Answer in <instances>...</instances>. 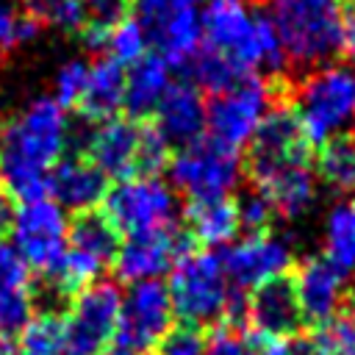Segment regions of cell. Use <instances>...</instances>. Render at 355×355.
<instances>
[{"instance_id":"1","label":"cell","mask_w":355,"mask_h":355,"mask_svg":"<svg viewBox=\"0 0 355 355\" xmlns=\"http://www.w3.org/2000/svg\"><path fill=\"white\" fill-rule=\"evenodd\" d=\"M67 144V108L53 97L31 100L0 130V189L19 202L47 197V175Z\"/></svg>"},{"instance_id":"2","label":"cell","mask_w":355,"mask_h":355,"mask_svg":"<svg viewBox=\"0 0 355 355\" xmlns=\"http://www.w3.org/2000/svg\"><path fill=\"white\" fill-rule=\"evenodd\" d=\"M166 291L172 311L183 319V324H241L244 319V302L233 294L222 258L211 250H186L169 269Z\"/></svg>"},{"instance_id":"3","label":"cell","mask_w":355,"mask_h":355,"mask_svg":"<svg viewBox=\"0 0 355 355\" xmlns=\"http://www.w3.org/2000/svg\"><path fill=\"white\" fill-rule=\"evenodd\" d=\"M86 158L105 178H130V175H155L166 164L169 144L164 136L139 119L108 116L100 119L86 139Z\"/></svg>"},{"instance_id":"4","label":"cell","mask_w":355,"mask_h":355,"mask_svg":"<svg viewBox=\"0 0 355 355\" xmlns=\"http://www.w3.org/2000/svg\"><path fill=\"white\" fill-rule=\"evenodd\" d=\"M294 114L311 144L344 133L355 119V67L322 64L311 69L294 92Z\"/></svg>"},{"instance_id":"5","label":"cell","mask_w":355,"mask_h":355,"mask_svg":"<svg viewBox=\"0 0 355 355\" xmlns=\"http://www.w3.org/2000/svg\"><path fill=\"white\" fill-rule=\"evenodd\" d=\"M286 58L316 67L338 50V0H269Z\"/></svg>"},{"instance_id":"6","label":"cell","mask_w":355,"mask_h":355,"mask_svg":"<svg viewBox=\"0 0 355 355\" xmlns=\"http://www.w3.org/2000/svg\"><path fill=\"white\" fill-rule=\"evenodd\" d=\"M122 294L114 280H92L75 300L69 311L61 313L64 322V355H105L116 338Z\"/></svg>"},{"instance_id":"7","label":"cell","mask_w":355,"mask_h":355,"mask_svg":"<svg viewBox=\"0 0 355 355\" xmlns=\"http://www.w3.org/2000/svg\"><path fill=\"white\" fill-rule=\"evenodd\" d=\"M105 216L122 233H147L175 227L178 194L158 175H130L105 191Z\"/></svg>"},{"instance_id":"8","label":"cell","mask_w":355,"mask_h":355,"mask_svg":"<svg viewBox=\"0 0 355 355\" xmlns=\"http://www.w3.org/2000/svg\"><path fill=\"white\" fill-rule=\"evenodd\" d=\"M11 239L17 255L25 261L28 269H36L39 275H50L64 252H67V211L53 197H39L19 202V208L11 214Z\"/></svg>"},{"instance_id":"9","label":"cell","mask_w":355,"mask_h":355,"mask_svg":"<svg viewBox=\"0 0 355 355\" xmlns=\"http://www.w3.org/2000/svg\"><path fill=\"white\" fill-rule=\"evenodd\" d=\"M272 100H275L272 83H266L255 75H247L236 86L214 94L211 105H205L208 139H214L230 150L247 147L252 141L258 125L263 122L266 111L272 108Z\"/></svg>"},{"instance_id":"10","label":"cell","mask_w":355,"mask_h":355,"mask_svg":"<svg viewBox=\"0 0 355 355\" xmlns=\"http://www.w3.org/2000/svg\"><path fill=\"white\" fill-rule=\"evenodd\" d=\"M241 178V155L214 139H194L183 144L169 161V180L191 200L227 197Z\"/></svg>"},{"instance_id":"11","label":"cell","mask_w":355,"mask_h":355,"mask_svg":"<svg viewBox=\"0 0 355 355\" xmlns=\"http://www.w3.org/2000/svg\"><path fill=\"white\" fill-rule=\"evenodd\" d=\"M175 311L166 286L155 280L130 283L119 302V322H116V344L125 352H144L153 349L161 336L172 327Z\"/></svg>"},{"instance_id":"12","label":"cell","mask_w":355,"mask_h":355,"mask_svg":"<svg viewBox=\"0 0 355 355\" xmlns=\"http://www.w3.org/2000/svg\"><path fill=\"white\" fill-rule=\"evenodd\" d=\"M139 22L147 31L150 44L172 67H186L202 47V25L194 3L178 0H136Z\"/></svg>"},{"instance_id":"13","label":"cell","mask_w":355,"mask_h":355,"mask_svg":"<svg viewBox=\"0 0 355 355\" xmlns=\"http://www.w3.org/2000/svg\"><path fill=\"white\" fill-rule=\"evenodd\" d=\"M261 11L250 0H205L200 11L202 42L225 55H230L247 75H252V47L258 39Z\"/></svg>"},{"instance_id":"14","label":"cell","mask_w":355,"mask_h":355,"mask_svg":"<svg viewBox=\"0 0 355 355\" xmlns=\"http://www.w3.org/2000/svg\"><path fill=\"white\" fill-rule=\"evenodd\" d=\"M219 258H222L227 280L239 291L255 288L266 280H275V277L286 275L294 263L291 241H286L283 236L269 233V230L250 233L247 239L233 241Z\"/></svg>"},{"instance_id":"15","label":"cell","mask_w":355,"mask_h":355,"mask_svg":"<svg viewBox=\"0 0 355 355\" xmlns=\"http://www.w3.org/2000/svg\"><path fill=\"white\" fill-rule=\"evenodd\" d=\"M186 250H191V236H183L175 227L130 233L116 247V255L111 263L116 269V277L125 283L155 280L166 275Z\"/></svg>"},{"instance_id":"16","label":"cell","mask_w":355,"mask_h":355,"mask_svg":"<svg viewBox=\"0 0 355 355\" xmlns=\"http://www.w3.org/2000/svg\"><path fill=\"white\" fill-rule=\"evenodd\" d=\"M250 178H258L275 166L291 164V161H308L311 141L294 114V108L277 105L269 108L263 122L258 125L252 141H250Z\"/></svg>"},{"instance_id":"17","label":"cell","mask_w":355,"mask_h":355,"mask_svg":"<svg viewBox=\"0 0 355 355\" xmlns=\"http://www.w3.org/2000/svg\"><path fill=\"white\" fill-rule=\"evenodd\" d=\"M244 319L247 324H252L258 336L272 338V341L297 336L305 319H302L291 277L280 275L275 280L255 286L250 300L244 302Z\"/></svg>"},{"instance_id":"18","label":"cell","mask_w":355,"mask_h":355,"mask_svg":"<svg viewBox=\"0 0 355 355\" xmlns=\"http://www.w3.org/2000/svg\"><path fill=\"white\" fill-rule=\"evenodd\" d=\"M344 275L347 272H341L324 255H311L297 266L291 286H294V294H297V302H300L305 322L316 324V322H324L327 316L341 311V302L347 294Z\"/></svg>"},{"instance_id":"19","label":"cell","mask_w":355,"mask_h":355,"mask_svg":"<svg viewBox=\"0 0 355 355\" xmlns=\"http://www.w3.org/2000/svg\"><path fill=\"white\" fill-rule=\"evenodd\" d=\"M155 130L164 136L166 144L183 147L205 133V100L202 89L191 80H175L166 86L164 97L158 100L155 111Z\"/></svg>"},{"instance_id":"20","label":"cell","mask_w":355,"mask_h":355,"mask_svg":"<svg viewBox=\"0 0 355 355\" xmlns=\"http://www.w3.org/2000/svg\"><path fill=\"white\" fill-rule=\"evenodd\" d=\"M108 178L83 155L58 158L47 175V197H53L64 211H92L105 200Z\"/></svg>"},{"instance_id":"21","label":"cell","mask_w":355,"mask_h":355,"mask_svg":"<svg viewBox=\"0 0 355 355\" xmlns=\"http://www.w3.org/2000/svg\"><path fill=\"white\" fill-rule=\"evenodd\" d=\"M255 189H261L269 202L275 205V214L286 219H300L316 205V175L311 172L308 161H291L283 166H275L258 178H252Z\"/></svg>"},{"instance_id":"22","label":"cell","mask_w":355,"mask_h":355,"mask_svg":"<svg viewBox=\"0 0 355 355\" xmlns=\"http://www.w3.org/2000/svg\"><path fill=\"white\" fill-rule=\"evenodd\" d=\"M122 100H125V67L108 55L89 64L86 86L75 108L86 119L100 122V119L114 116L122 108Z\"/></svg>"},{"instance_id":"23","label":"cell","mask_w":355,"mask_h":355,"mask_svg":"<svg viewBox=\"0 0 355 355\" xmlns=\"http://www.w3.org/2000/svg\"><path fill=\"white\" fill-rule=\"evenodd\" d=\"M169 64L158 53H144L139 61L125 69V100L122 105L130 111L133 119H141L155 111L158 100L169 86Z\"/></svg>"},{"instance_id":"24","label":"cell","mask_w":355,"mask_h":355,"mask_svg":"<svg viewBox=\"0 0 355 355\" xmlns=\"http://www.w3.org/2000/svg\"><path fill=\"white\" fill-rule=\"evenodd\" d=\"M67 247L86 261H92L100 272L114 261L119 247V230L103 211H80L67 233Z\"/></svg>"},{"instance_id":"25","label":"cell","mask_w":355,"mask_h":355,"mask_svg":"<svg viewBox=\"0 0 355 355\" xmlns=\"http://www.w3.org/2000/svg\"><path fill=\"white\" fill-rule=\"evenodd\" d=\"M189 233L191 239H197L205 247H219L233 241V236L239 233V214H236V202H230L227 197H205V200H191L189 211Z\"/></svg>"},{"instance_id":"26","label":"cell","mask_w":355,"mask_h":355,"mask_svg":"<svg viewBox=\"0 0 355 355\" xmlns=\"http://www.w3.org/2000/svg\"><path fill=\"white\" fill-rule=\"evenodd\" d=\"M316 175L324 186L338 194L355 191V136L338 133L319 144Z\"/></svg>"},{"instance_id":"27","label":"cell","mask_w":355,"mask_h":355,"mask_svg":"<svg viewBox=\"0 0 355 355\" xmlns=\"http://www.w3.org/2000/svg\"><path fill=\"white\" fill-rule=\"evenodd\" d=\"M322 247L324 258L336 263L341 272L355 269V219L349 202H338L327 211L322 225Z\"/></svg>"},{"instance_id":"28","label":"cell","mask_w":355,"mask_h":355,"mask_svg":"<svg viewBox=\"0 0 355 355\" xmlns=\"http://www.w3.org/2000/svg\"><path fill=\"white\" fill-rule=\"evenodd\" d=\"M186 69H189L191 83H194L197 89H208V92H214V94L230 89V86H236L241 78H247V72H244L230 55H225V53H219V50H214V47H208V44H202V47L194 53V58L186 64Z\"/></svg>"},{"instance_id":"29","label":"cell","mask_w":355,"mask_h":355,"mask_svg":"<svg viewBox=\"0 0 355 355\" xmlns=\"http://www.w3.org/2000/svg\"><path fill=\"white\" fill-rule=\"evenodd\" d=\"M19 355H64V322L58 311L47 308L28 319L19 330Z\"/></svg>"},{"instance_id":"30","label":"cell","mask_w":355,"mask_h":355,"mask_svg":"<svg viewBox=\"0 0 355 355\" xmlns=\"http://www.w3.org/2000/svg\"><path fill=\"white\" fill-rule=\"evenodd\" d=\"M147 31L139 22V17H122L108 28V39H105V55L119 61L122 67H130L133 61H139L147 53Z\"/></svg>"},{"instance_id":"31","label":"cell","mask_w":355,"mask_h":355,"mask_svg":"<svg viewBox=\"0 0 355 355\" xmlns=\"http://www.w3.org/2000/svg\"><path fill=\"white\" fill-rule=\"evenodd\" d=\"M316 355H355V313H333L311 333Z\"/></svg>"},{"instance_id":"32","label":"cell","mask_w":355,"mask_h":355,"mask_svg":"<svg viewBox=\"0 0 355 355\" xmlns=\"http://www.w3.org/2000/svg\"><path fill=\"white\" fill-rule=\"evenodd\" d=\"M28 11L36 22L64 33H80V28L89 22L83 0H28Z\"/></svg>"},{"instance_id":"33","label":"cell","mask_w":355,"mask_h":355,"mask_svg":"<svg viewBox=\"0 0 355 355\" xmlns=\"http://www.w3.org/2000/svg\"><path fill=\"white\" fill-rule=\"evenodd\" d=\"M33 291L31 286H17L0 291V336H19V330L33 316Z\"/></svg>"},{"instance_id":"34","label":"cell","mask_w":355,"mask_h":355,"mask_svg":"<svg viewBox=\"0 0 355 355\" xmlns=\"http://www.w3.org/2000/svg\"><path fill=\"white\" fill-rule=\"evenodd\" d=\"M39 33V22L31 11H19L14 3L0 0V50H14Z\"/></svg>"},{"instance_id":"35","label":"cell","mask_w":355,"mask_h":355,"mask_svg":"<svg viewBox=\"0 0 355 355\" xmlns=\"http://www.w3.org/2000/svg\"><path fill=\"white\" fill-rule=\"evenodd\" d=\"M255 338L241 330V324L216 322L211 336L205 338V355H255Z\"/></svg>"},{"instance_id":"36","label":"cell","mask_w":355,"mask_h":355,"mask_svg":"<svg viewBox=\"0 0 355 355\" xmlns=\"http://www.w3.org/2000/svg\"><path fill=\"white\" fill-rule=\"evenodd\" d=\"M86 72H89V64L86 61H67L58 67L55 78H53V100L61 105V108H72L78 105L80 100V92L86 86Z\"/></svg>"},{"instance_id":"37","label":"cell","mask_w":355,"mask_h":355,"mask_svg":"<svg viewBox=\"0 0 355 355\" xmlns=\"http://www.w3.org/2000/svg\"><path fill=\"white\" fill-rule=\"evenodd\" d=\"M236 214H239V227H244L247 233H261L272 225L275 205L261 189H252L241 194V200L236 202Z\"/></svg>"},{"instance_id":"38","label":"cell","mask_w":355,"mask_h":355,"mask_svg":"<svg viewBox=\"0 0 355 355\" xmlns=\"http://www.w3.org/2000/svg\"><path fill=\"white\" fill-rule=\"evenodd\" d=\"M155 347H158V355H205V338L191 324L169 327Z\"/></svg>"},{"instance_id":"39","label":"cell","mask_w":355,"mask_h":355,"mask_svg":"<svg viewBox=\"0 0 355 355\" xmlns=\"http://www.w3.org/2000/svg\"><path fill=\"white\" fill-rule=\"evenodd\" d=\"M17 286H31L28 283V266L17 255V250L0 239V291L17 288Z\"/></svg>"},{"instance_id":"40","label":"cell","mask_w":355,"mask_h":355,"mask_svg":"<svg viewBox=\"0 0 355 355\" xmlns=\"http://www.w3.org/2000/svg\"><path fill=\"white\" fill-rule=\"evenodd\" d=\"M338 50L355 58V0H338Z\"/></svg>"},{"instance_id":"41","label":"cell","mask_w":355,"mask_h":355,"mask_svg":"<svg viewBox=\"0 0 355 355\" xmlns=\"http://www.w3.org/2000/svg\"><path fill=\"white\" fill-rule=\"evenodd\" d=\"M83 3H86L89 22H97V25H114L128 11V0H83Z\"/></svg>"},{"instance_id":"42","label":"cell","mask_w":355,"mask_h":355,"mask_svg":"<svg viewBox=\"0 0 355 355\" xmlns=\"http://www.w3.org/2000/svg\"><path fill=\"white\" fill-rule=\"evenodd\" d=\"M11 214H14L11 200H8V194L0 189V233H6V230H8V225H11Z\"/></svg>"},{"instance_id":"43","label":"cell","mask_w":355,"mask_h":355,"mask_svg":"<svg viewBox=\"0 0 355 355\" xmlns=\"http://www.w3.org/2000/svg\"><path fill=\"white\" fill-rule=\"evenodd\" d=\"M255 355H288V347H286V341H272L266 347H258Z\"/></svg>"},{"instance_id":"44","label":"cell","mask_w":355,"mask_h":355,"mask_svg":"<svg viewBox=\"0 0 355 355\" xmlns=\"http://www.w3.org/2000/svg\"><path fill=\"white\" fill-rule=\"evenodd\" d=\"M0 355H19V347L8 336H0Z\"/></svg>"},{"instance_id":"45","label":"cell","mask_w":355,"mask_h":355,"mask_svg":"<svg viewBox=\"0 0 355 355\" xmlns=\"http://www.w3.org/2000/svg\"><path fill=\"white\" fill-rule=\"evenodd\" d=\"M105 355H130V352H125V349H116V352H105Z\"/></svg>"},{"instance_id":"46","label":"cell","mask_w":355,"mask_h":355,"mask_svg":"<svg viewBox=\"0 0 355 355\" xmlns=\"http://www.w3.org/2000/svg\"><path fill=\"white\" fill-rule=\"evenodd\" d=\"M349 211H352V219H355V200H349Z\"/></svg>"},{"instance_id":"47","label":"cell","mask_w":355,"mask_h":355,"mask_svg":"<svg viewBox=\"0 0 355 355\" xmlns=\"http://www.w3.org/2000/svg\"><path fill=\"white\" fill-rule=\"evenodd\" d=\"M349 294H352V302H355V280H352V291Z\"/></svg>"},{"instance_id":"48","label":"cell","mask_w":355,"mask_h":355,"mask_svg":"<svg viewBox=\"0 0 355 355\" xmlns=\"http://www.w3.org/2000/svg\"><path fill=\"white\" fill-rule=\"evenodd\" d=\"M178 3H194L197 6V0H178Z\"/></svg>"}]
</instances>
